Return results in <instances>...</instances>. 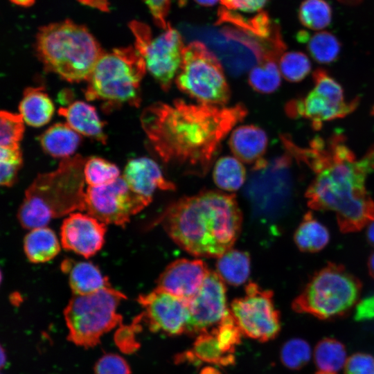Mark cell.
I'll return each mask as SVG.
<instances>
[{
  "mask_svg": "<svg viewBox=\"0 0 374 374\" xmlns=\"http://www.w3.org/2000/svg\"><path fill=\"white\" fill-rule=\"evenodd\" d=\"M247 112L242 103L226 107L177 99L149 105L140 121L164 164L201 177L208 172L224 139Z\"/></svg>",
  "mask_w": 374,
  "mask_h": 374,
  "instance_id": "1",
  "label": "cell"
},
{
  "mask_svg": "<svg viewBox=\"0 0 374 374\" xmlns=\"http://www.w3.org/2000/svg\"><path fill=\"white\" fill-rule=\"evenodd\" d=\"M299 163L315 177L305 192L308 206L316 211H332L343 233L361 230L374 221V201L366 188L374 171V145L360 159L341 134L327 139L314 138L296 151Z\"/></svg>",
  "mask_w": 374,
  "mask_h": 374,
  "instance_id": "2",
  "label": "cell"
},
{
  "mask_svg": "<svg viewBox=\"0 0 374 374\" xmlns=\"http://www.w3.org/2000/svg\"><path fill=\"white\" fill-rule=\"evenodd\" d=\"M157 221L188 253L217 258L232 249L242 217L234 195L208 190L172 202Z\"/></svg>",
  "mask_w": 374,
  "mask_h": 374,
  "instance_id": "3",
  "label": "cell"
},
{
  "mask_svg": "<svg viewBox=\"0 0 374 374\" xmlns=\"http://www.w3.org/2000/svg\"><path fill=\"white\" fill-rule=\"evenodd\" d=\"M79 154L63 159L52 172L39 174L29 186L17 211L26 229L46 226L53 219L84 211V166Z\"/></svg>",
  "mask_w": 374,
  "mask_h": 374,
  "instance_id": "4",
  "label": "cell"
},
{
  "mask_svg": "<svg viewBox=\"0 0 374 374\" xmlns=\"http://www.w3.org/2000/svg\"><path fill=\"white\" fill-rule=\"evenodd\" d=\"M36 52L46 71L71 82L87 80L104 53L86 27L71 21L41 28Z\"/></svg>",
  "mask_w": 374,
  "mask_h": 374,
  "instance_id": "5",
  "label": "cell"
},
{
  "mask_svg": "<svg viewBox=\"0 0 374 374\" xmlns=\"http://www.w3.org/2000/svg\"><path fill=\"white\" fill-rule=\"evenodd\" d=\"M147 69L135 48L104 52L87 80L84 94L88 100H102L105 109L123 104L138 107L141 102V82Z\"/></svg>",
  "mask_w": 374,
  "mask_h": 374,
  "instance_id": "6",
  "label": "cell"
},
{
  "mask_svg": "<svg viewBox=\"0 0 374 374\" xmlns=\"http://www.w3.org/2000/svg\"><path fill=\"white\" fill-rule=\"evenodd\" d=\"M362 287L343 265L330 262L313 274L292 307L320 319L343 317L356 305Z\"/></svg>",
  "mask_w": 374,
  "mask_h": 374,
  "instance_id": "7",
  "label": "cell"
},
{
  "mask_svg": "<svg viewBox=\"0 0 374 374\" xmlns=\"http://www.w3.org/2000/svg\"><path fill=\"white\" fill-rule=\"evenodd\" d=\"M121 292L110 287L85 295H73L64 310L67 339L89 348L96 346L103 335L121 325L123 317L117 312Z\"/></svg>",
  "mask_w": 374,
  "mask_h": 374,
  "instance_id": "8",
  "label": "cell"
},
{
  "mask_svg": "<svg viewBox=\"0 0 374 374\" xmlns=\"http://www.w3.org/2000/svg\"><path fill=\"white\" fill-rule=\"evenodd\" d=\"M175 83L180 91L201 104L222 107L231 97L220 61L200 41L184 47Z\"/></svg>",
  "mask_w": 374,
  "mask_h": 374,
  "instance_id": "9",
  "label": "cell"
},
{
  "mask_svg": "<svg viewBox=\"0 0 374 374\" xmlns=\"http://www.w3.org/2000/svg\"><path fill=\"white\" fill-rule=\"evenodd\" d=\"M132 30L136 37L134 48L144 59L150 74L168 91L181 62L184 46L181 35L170 23L154 37L143 24H134Z\"/></svg>",
  "mask_w": 374,
  "mask_h": 374,
  "instance_id": "10",
  "label": "cell"
},
{
  "mask_svg": "<svg viewBox=\"0 0 374 374\" xmlns=\"http://www.w3.org/2000/svg\"><path fill=\"white\" fill-rule=\"evenodd\" d=\"M230 311L245 336L260 342L272 340L281 328L280 313L276 310L273 292L250 282L245 294L234 299Z\"/></svg>",
  "mask_w": 374,
  "mask_h": 374,
  "instance_id": "11",
  "label": "cell"
},
{
  "mask_svg": "<svg viewBox=\"0 0 374 374\" xmlns=\"http://www.w3.org/2000/svg\"><path fill=\"white\" fill-rule=\"evenodd\" d=\"M150 202L134 193L123 177L99 186H88L85 190L84 211L105 224L124 227L131 217Z\"/></svg>",
  "mask_w": 374,
  "mask_h": 374,
  "instance_id": "12",
  "label": "cell"
},
{
  "mask_svg": "<svg viewBox=\"0 0 374 374\" xmlns=\"http://www.w3.org/2000/svg\"><path fill=\"white\" fill-rule=\"evenodd\" d=\"M137 302L143 308V320L149 329L169 336L186 333L190 319L188 301L156 287L139 295Z\"/></svg>",
  "mask_w": 374,
  "mask_h": 374,
  "instance_id": "13",
  "label": "cell"
},
{
  "mask_svg": "<svg viewBox=\"0 0 374 374\" xmlns=\"http://www.w3.org/2000/svg\"><path fill=\"white\" fill-rule=\"evenodd\" d=\"M226 287L219 274L210 270L196 294L188 301L190 319L186 334L198 335L215 327L230 312Z\"/></svg>",
  "mask_w": 374,
  "mask_h": 374,
  "instance_id": "14",
  "label": "cell"
},
{
  "mask_svg": "<svg viewBox=\"0 0 374 374\" xmlns=\"http://www.w3.org/2000/svg\"><path fill=\"white\" fill-rule=\"evenodd\" d=\"M107 224L89 214L72 213L60 228V239L65 250L86 258L96 254L103 247Z\"/></svg>",
  "mask_w": 374,
  "mask_h": 374,
  "instance_id": "15",
  "label": "cell"
},
{
  "mask_svg": "<svg viewBox=\"0 0 374 374\" xmlns=\"http://www.w3.org/2000/svg\"><path fill=\"white\" fill-rule=\"evenodd\" d=\"M359 103L358 97L349 102H338L312 89L304 97L290 100L285 111L290 118L309 120L314 130H319L323 123L344 118L352 113Z\"/></svg>",
  "mask_w": 374,
  "mask_h": 374,
  "instance_id": "16",
  "label": "cell"
},
{
  "mask_svg": "<svg viewBox=\"0 0 374 374\" xmlns=\"http://www.w3.org/2000/svg\"><path fill=\"white\" fill-rule=\"evenodd\" d=\"M209 271L202 260L178 259L159 275L157 287L189 301L198 292Z\"/></svg>",
  "mask_w": 374,
  "mask_h": 374,
  "instance_id": "17",
  "label": "cell"
},
{
  "mask_svg": "<svg viewBox=\"0 0 374 374\" xmlns=\"http://www.w3.org/2000/svg\"><path fill=\"white\" fill-rule=\"evenodd\" d=\"M122 177L134 193L150 202L156 190L175 189V185L165 178L158 164L147 157L130 160Z\"/></svg>",
  "mask_w": 374,
  "mask_h": 374,
  "instance_id": "18",
  "label": "cell"
},
{
  "mask_svg": "<svg viewBox=\"0 0 374 374\" xmlns=\"http://www.w3.org/2000/svg\"><path fill=\"white\" fill-rule=\"evenodd\" d=\"M267 143L265 132L253 125L238 127L233 131L229 140V148L236 159L253 165L263 159Z\"/></svg>",
  "mask_w": 374,
  "mask_h": 374,
  "instance_id": "19",
  "label": "cell"
},
{
  "mask_svg": "<svg viewBox=\"0 0 374 374\" xmlns=\"http://www.w3.org/2000/svg\"><path fill=\"white\" fill-rule=\"evenodd\" d=\"M61 269L69 276L73 295L89 294L111 286L108 278L91 262L66 259Z\"/></svg>",
  "mask_w": 374,
  "mask_h": 374,
  "instance_id": "20",
  "label": "cell"
},
{
  "mask_svg": "<svg viewBox=\"0 0 374 374\" xmlns=\"http://www.w3.org/2000/svg\"><path fill=\"white\" fill-rule=\"evenodd\" d=\"M58 114L66 118L67 124L76 132L106 143L103 123L93 106L82 101H75L66 107L60 108Z\"/></svg>",
  "mask_w": 374,
  "mask_h": 374,
  "instance_id": "21",
  "label": "cell"
},
{
  "mask_svg": "<svg viewBox=\"0 0 374 374\" xmlns=\"http://www.w3.org/2000/svg\"><path fill=\"white\" fill-rule=\"evenodd\" d=\"M205 362L227 366L235 363L234 355H226L220 349L217 340L212 331H203L197 335L193 348L176 357L177 362Z\"/></svg>",
  "mask_w": 374,
  "mask_h": 374,
  "instance_id": "22",
  "label": "cell"
},
{
  "mask_svg": "<svg viewBox=\"0 0 374 374\" xmlns=\"http://www.w3.org/2000/svg\"><path fill=\"white\" fill-rule=\"evenodd\" d=\"M55 232L46 226L30 229L24 239V251L33 263H44L53 259L60 251Z\"/></svg>",
  "mask_w": 374,
  "mask_h": 374,
  "instance_id": "23",
  "label": "cell"
},
{
  "mask_svg": "<svg viewBox=\"0 0 374 374\" xmlns=\"http://www.w3.org/2000/svg\"><path fill=\"white\" fill-rule=\"evenodd\" d=\"M19 109L26 123L38 127L49 122L54 105L42 88L28 87L24 91Z\"/></svg>",
  "mask_w": 374,
  "mask_h": 374,
  "instance_id": "24",
  "label": "cell"
},
{
  "mask_svg": "<svg viewBox=\"0 0 374 374\" xmlns=\"http://www.w3.org/2000/svg\"><path fill=\"white\" fill-rule=\"evenodd\" d=\"M80 138L67 123H56L47 129L40 136L44 150L53 157L67 158L79 145Z\"/></svg>",
  "mask_w": 374,
  "mask_h": 374,
  "instance_id": "25",
  "label": "cell"
},
{
  "mask_svg": "<svg viewBox=\"0 0 374 374\" xmlns=\"http://www.w3.org/2000/svg\"><path fill=\"white\" fill-rule=\"evenodd\" d=\"M329 240L328 229L311 212L304 215L294 234L295 244L303 252L319 251L327 245Z\"/></svg>",
  "mask_w": 374,
  "mask_h": 374,
  "instance_id": "26",
  "label": "cell"
},
{
  "mask_svg": "<svg viewBox=\"0 0 374 374\" xmlns=\"http://www.w3.org/2000/svg\"><path fill=\"white\" fill-rule=\"evenodd\" d=\"M251 270L249 253L231 249L217 258L216 272L224 282L232 286H240L248 279Z\"/></svg>",
  "mask_w": 374,
  "mask_h": 374,
  "instance_id": "27",
  "label": "cell"
},
{
  "mask_svg": "<svg viewBox=\"0 0 374 374\" xmlns=\"http://www.w3.org/2000/svg\"><path fill=\"white\" fill-rule=\"evenodd\" d=\"M299 42H305L310 56L319 64H330L337 60L341 44L332 33L319 31L310 35L306 31H300L297 35Z\"/></svg>",
  "mask_w": 374,
  "mask_h": 374,
  "instance_id": "28",
  "label": "cell"
},
{
  "mask_svg": "<svg viewBox=\"0 0 374 374\" xmlns=\"http://www.w3.org/2000/svg\"><path fill=\"white\" fill-rule=\"evenodd\" d=\"M313 356L319 371L333 374L344 367L348 359L344 345L333 338H325L319 341Z\"/></svg>",
  "mask_w": 374,
  "mask_h": 374,
  "instance_id": "29",
  "label": "cell"
},
{
  "mask_svg": "<svg viewBox=\"0 0 374 374\" xmlns=\"http://www.w3.org/2000/svg\"><path fill=\"white\" fill-rule=\"evenodd\" d=\"M213 178L220 189L235 191L243 185L246 170L241 161L233 157L226 156L219 159L215 164Z\"/></svg>",
  "mask_w": 374,
  "mask_h": 374,
  "instance_id": "30",
  "label": "cell"
},
{
  "mask_svg": "<svg viewBox=\"0 0 374 374\" xmlns=\"http://www.w3.org/2000/svg\"><path fill=\"white\" fill-rule=\"evenodd\" d=\"M277 61L274 59L265 60L251 70L248 81L256 91L270 93L280 87V71Z\"/></svg>",
  "mask_w": 374,
  "mask_h": 374,
  "instance_id": "31",
  "label": "cell"
},
{
  "mask_svg": "<svg viewBox=\"0 0 374 374\" xmlns=\"http://www.w3.org/2000/svg\"><path fill=\"white\" fill-rule=\"evenodd\" d=\"M299 19L305 27L321 30L330 24L332 9L325 0H304L299 7Z\"/></svg>",
  "mask_w": 374,
  "mask_h": 374,
  "instance_id": "32",
  "label": "cell"
},
{
  "mask_svg": "<svg viewBox=\"0 0 374 374\" xmlns=\"http://www.w3.org/2000/svg\"><path fill=\"white\" fill-rule=\"evenodd\" d=\"M83 172L88 186L110 184L121 177L120 170L115 164L96 157L86 160Z\"/></svg>",
  "mask_w": 374,
  "mask_h": 374,
  "instance_id": "33",
  "label": "cell"
},
{
  "mask_svg": "<svg viewBox=\"0 0 374 374\" xmlns=\"http://www.w3.org/2000/svg\"><path fill=\"white\" fill-rule=\"evenodd\" d=\"M278 66L283 78L292 82H299L305 79L312 68L308 57L300 51L283 53L279 59Z\"/></svg>",
  "mask_w": 374,
  "mask_h": 374,
  "instance_id": "34",
  "label": "cell"
},
{
  "mask_svg": "<svg viewBox=\"0 0 374 374\" xmlns=\"http://www.w3.org/2000/svg\"><path fill=\"white\" fill-rule=\"evenodd\" d=\"M211 331L216 337L221 350L226 355H234L243 334L231 311Z\"/></svg>",
  "mask_w": 374,
  "mask_h": 374,
  "instance_id": "35",
  "label": "cell"
},
{
  "mask_svg": "<svg viewBox=\"0 0 374 374\" xmlns=\"http://www.w3.org/2000/svg\"><path fill=\"white\" fill-rule=\"evenodd\" d=\"M312 350L310 344L304 339L294 338L286 341L280 352L283 364L287 368L299 370L310 360Z\"/></svg>",
  "mask_w": 374,
  "mask_h": 374,
  "instance_id": "36",
  "label": "cell"
},
{
  "mask_svg": "<svg viewBox=\"0 0 374 374\" xmlns=\"http://www.w3.org/2000/svg\"><path fill=\"white\" fill-rule=\"evenodd\" d=\"M24 119L21 114L7 111L0 113V147L19 148L24 132Z\"/></svg>",
  "mask_w": 374,
  "mask_h": 374,
  "instance_id": "37",
  "label": "cell"
},
{
  "mask_svg": "<svg viewBox=\"0 0 374 374\" xmlns=\"http://www.w3.org/2000/svg\"><path fill=\"white\" fill-rule=\"evenodd\" d=\"M22 164V155L19 148H1L0 181L2 186L10 187L17 180L19 170Z\"/></svg>",
  "mask_w": 374,
  "mask_h": 374,
  "instance_id": "38",
  "label": "cell"
},
{
  "mask_svg": "<svg viewBox=\"0 0 374 374\" xmlns=\"http://www.w3.org/2000/svg\"><path fill=\"white\" fill-rule=\"evenodd\" d=\"M143 319V314H141L134 319L132 323L128 326L121 324L116 331V344L123 353H131L139 348V344L136 339V333L141 330L140 323Z\"/></svg>",
  "mask_w": 374,
  "mask_h": 374,
  "instance_id": "39",
  "label": "cell"
},
{
  "mask_svg": "<svg viewBox=\"0 0 374 374\" xmlns=\"http://www.w3.org/2000/svg\"><path fill=\"white\" fill-rule=\"evenodd\" d=\"M94 373L131 374V370L127 361L121 355L107 353L96 362L94 366Z\"/></svg>",
  "mask_w": 374,
  "mask_h": 374,
  "instance_id": "40",
  "label": "cell"
},
{
  "mask_svg": "<svg viewBox=\"0 0 374 374\" xmlns=\"http://www.w3.org/2000/svg\"><path fill=\"white\" fill-rule=\"evenodd\" d=\"M345 374H374V357L357 353L350 356L344 366Z\"/></svg>",
  "mask_w": 374,
  "mask_h": 374,
  "instance_id": "41",
  "label": "cell"
},
{
  "mask_svg": "<svg viewBox=\"0 0 374 374\" xmlns=\"http://www.w3.org/2000/svg\"><path fill=\"white\" fill-rule=\"evenodd\" d=\"M156 24L162 29L168 24L166 17L170 8L171 0H144Z\"/></svg>",
  "mask_w": 374,
  "mask_h": 374,
  "instance_id": "42",
  "label": "cell"
},
{
  "mask_svg": "<svg viewBox=\"0 0 374 374\" xmlns=\"http://www.w3.org/2000/svg\"><path fill=\"white\" fill-rule=\"evenodd\" d=\"M268 0H220L223 8L229 10H239L253 13L261 12Z\"/></svg>",
  "mask_w": 374,
  "mask_h": 374,
  "instance_id": "43",
  "label": "cell"
},
{
  "mask_svg": "<svg viewBox=\"0 0 374 374\" xmlns=\"http://www.w3.org/2000/svg\"><path fill=\"white\" fill-rule=\"evenodd\" d=\"M374 319V295L363 299L356 305L355 319L366 321Z\"/></svg>",
  "mask_w": 374,
  "mask_h": 374,
  "instance_id": "44",
  "label": "cell"
},
{
  "mask_svg": "<svg viewBox=\"0 0 374 374\" xmlns=\"http://www.w3.org/2000/svg\"><path fill=\"white\" fill-rule=\"evenodd\" d=\"M366 237L368 241L374 246V221L371 222L367 228Z\"/></svg>",
  "mask_w": 374,
  "mask_h": 374,
  "instance_id": "45",
  "label": "cell"
},
{
  "mask_svg": "<svg viewBox=\"0 0 374 374\" xmlns=\"http://www.w3.org/2000/svg\"><path fill=\"white\" fill-rule=\"evenodd\" d=\"M199 374H222V373L217 368L208 366L203 368Z\"/></svg>",
  "mask_w": 374,
  "mask_h": 374,
  "instance_id": "46",
  "label": "cell"
},
{
  "mask_svg": "<svg viewBox=\"0 0 374 374\" xmlns=\"http://www.w3.org/2000/svg\"><path fill=\"white\" fill-rule=\"evenodd\" d=\"M368 269L370 275L374 278V252H373L368 260Z\"/></svg>",
  "mask_w": 374,
  "mask_h": 374,
  "instance_id": "47",
  "label": "cell"
},
{
  "mask_svg": "<svg viewBox=\"0 0 374 374\" xmlns=\"http://www.w3.org/2000/svg\"><path fill=\"white\" fill-rule=\"evenodd\" d=\"M10 1L17 6L28 7L33 4L35 0H10Z\"/></svg>",
  "mask_w": 374,
  "mask_h": 374,
  "instance_id": "48",
  "label": "cell"
},
{
  "mask_svg": "<svg viewBox=\"0 0 374 374\" xmlns=\"http://www.w3.org/2000/svg\"><path fill=\"white\" fill-rule=\"evenodd\" d=\"M197 3L203 6H212L220 0H194Z\"/></svg>",
  "mask_w": 374,
  "mask_h": 374,
  "instance_id": "49",
  "label": "cell"
},
{
  "mask_svg": "<svg viewBox=\"0 0 374 374\" xmlns=\"http://www.w3.org/2000/svg\"><path fill=\"white\" fill-rule=\"evenodd\" d=\"M1 367L2 368L6 362V356L3 348L1 349Z\"/></svg>",
  "mask_w": 374,
  "mask_h": 374,
  "instance_id": "50",
  "label": "cell"
},
{
  "mask_svg": "<svg viewBox=\"0 0 374 374\" xmlns=\"http://www.w3.org/2000/svg\"><path fill=\"white\" fill-rule=\"evenodd\" d=\"M339 1L342 3H359L361 0H339Z\"/></svg>",
  "mask_w": 374,
  "mask_h": 374,
  "instance_id": "51",
  "label": "cell"
},
{
  "mask_svg": "<svg viewBox=\"0 0 374 374\" xmlns=\"http://www.w3.org/2000/svg\"><path fill=\"white\" fill-rule=\"evenodd\" d=\"M316 374H333V373H325V372H321V371H319V372H318V373H316Z\"/></svg>",
  "mask_w": 374,
  "mask_h": 374,
  "instance_id": "52",
  "label": "cell"
}]
</instances>
